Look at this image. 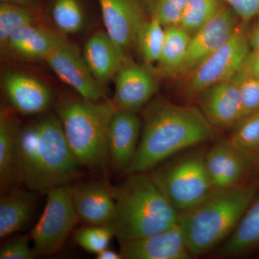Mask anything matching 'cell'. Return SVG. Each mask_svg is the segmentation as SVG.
I'll list each match as a JSON object with an SVG mask.
<instances>
[{"label": "cell", "mask_w": 259, "mask_h": 259, "mask_svg": "<svg viewBox=\"0 0 259 259\" xmlns=\"http://www.w3.org/2000/svg\"><path fill=\"white\" fill-rule=\"evenodd\" d=\"M218 131L199 107L153 102L145 110L139 148L127 175L151 171L181 151L218 139Z\"/></svg>", "instance_id": "obj_1"}, {"label": "cell", "mask_w": 259, "mask_h": 259, "mask_svg": "<svg viewBox=\"0 0 259 259\" xmlns=\"http://www.w3.org/2000/svg\"><path fill=\"white\" fill-rule=\"evenodd\" d=\"M81 166L70 147L59 116H44L20 129L19 166L22 183L35 193L68 185Z\"/></svg>", "instance_id": "obj_2"}, {"label": "cell", "mask_w": 259, "mask_h": 259, "mask_svg": "<svg viewBox=\"0 0 259 259\" xmlns=\"http://www.w3.org/2000/svg\"><path fill=\"white\" fill-rule=\"evenodd\" d=\"M255 182L214 189L202 200L179 212L180 226L192 257L208 253L226 241L258 192Z\"/></svg>", "instance_id": "obj_3"}, {"label": "cell", "mask_w": 259, "mask_h": 259, "mask_svg": "<svg viewBox=\"0 0 259 259\" xmlns=\"http://www.w3.org/2000/svg\"><path fill=\"white\" fill-rule=\"evenodd\" d=\"M126 176L115 187V211L107 226L120 243L152 236L178 223V211L151 174Z\"/></svg>", "instance_id": "obj_4"}, {"label": "cell", "mask_w": 259, "mask_h": 259, "mask_svg": "<svg viewBox=\"0 0 259 259\" xmlns=\"http://www.w3.org/2000/svg\"><path fill=\"white\" fill-rule=\"evenodd\" d=\"M118 107L114 101L93 102L81 98L58 107L65 136L80 165L93 171L106 168L109 127Z\"/></svg>", "instance_id": "obj_5"}, {"label": "cell", "mask_w": 259, "mask_h": 259, "mask_svg": "<svg viewBox=\"0 0 259 259\" xmlns=\"http://www.w3.org/2000/svg\"><path fill=\"white\" fill-rule=\"evenodd\" d=\"M206 151H188L162 162L150 173L178 212L190 208L213 190Z\"/></svg>", "instance_id": "obj_6"}, {"label": "cell", "mask_w": 259, "mask_h": 259, "mask_svg": "<svg viewBox=\"0 0 259 259\" xmlns=\"http://www.w3.org/2000/svg\"><path fill=\"white\" fill-rule=\"evenodd\" d=\"M47 195L44 212L30 234L35 256L59 251L80 220L70 185L56 187Z\"/></svg>", "instance_id": "obj_7"}, {"label": "cell", "mask_w": 259, "mask_h": 259, "mask_svg": "<svg viewBox=\"0 0 259 259\" xmlns=\"http://www.w3.org/2000/svg\"><path fill=\"white\" fill-rule=\"evenodd\" d=\"M250 51L248 35L238 25L224 45L188 73L187 95H200L213 85L232 79L241 69Z\"/></svg>", "instance_id": "obj_8"}, {"label": "cell", "mask_w": 259, "mask_h": 259, "mask_svg": "<svg viewBox=\"0 0 259 259\" xmlns=\"http://www.w3.org/2000/svg\"><path fill=\"white\" fill-rule=\"evenodd\" d=\"M59 79L74 89L81 98L90 101L105 100V90L92 74L82 53L66 42L45 59Z\"/></svg>", "instance_id": "obj_9"}, {"label": "cell", "mask_w": 259, "mask_h": 259, "mask_svg": "<svg viewBox=\"0 0 259 259\" xmlns=\"http://www.w3.org/2000/svg\"><path fill=\"white\" fill-rule=\"evenodd\" d=\"M238 17L228 5L191 35L188 50L179 74H188L205 60L233 35L238 27Z\"/></svg>", "instance_id": "obj_10"}, {"label": "cell", "mask_w": 259, "mask_h": 259, "mask_svg": "<svg viewBox=\"0 0 259 259\" xmlns=\"http://www.w3.org/2000/svg\"><path fill=\"white\" fill-rule=\"evenodd\" d=\"M206 164L214 190L247 182V178L253 175L255 160L223 139L206 151Z\"/></svg>", "instance_id": "obj_11"}, {"label": "cell", "mask_w": 259, "mask_h": 259, "mask_svg": "<svg viewBox=\"0 0 259 259\" xmlns=\"http://www.w3.org/2000/svg\"><path fill=\"white\" fill-rule=\"evenodd\" d=\"M142 121L136 112L117 108L109 127V157L115 171L127 175L141 139Z\"/></svg>", "instance_id": "obj_12"}, {"label": "cell", "mask_w": 259, "mask_h": 259, "mask_svg": "<svg viewBox=\"0 0 259 259\" xmlns=\"http://www.w3.org/2000/svg\"><path fill=\"white\" fill-rule=\"evenodd\" d=\"M199 105L206 118L217 129H233L245 116L239 89L233 78L204 91Z\"/></svg>", "instance_id": "obj_13"}, {"label": "cell", "mask_w": 259, "mask_h": 259, "mask_svg": "<svg viewBox=\"0 0 259 259\" xmlns=\"http://www.w3.org/2000/svg\"><path fill=\"white\" fill-rule=\"evenodd\" d=\"M157 83L147 66L123 63L115 74L114 102L118 108L136 112L156 93Z\"/></svg>", "instance_id": "obj_14"}, {"label": "cell", "mask_w": 259, "mask_h": 259, "mask_svg": "<svg viewBox=\"0 0 259 259\" xmlns=\"http://www.w3.org/2000/svg\"><path fill=\"white\" fill-rule=\"evenodd\" d=\"M106 32L119 46L127 49L134 44L144 18L141 0H98Z\"/></svg>", "instance_id": "obj_15"}, {"label": "cell", "mask_w": 259, "mask_h": 259, "mask_svg": "<svg viewBox=\"0 0 259 259\" xmlns=\"http://www.w3.org/2000/svg\"><path fill=\"white\" fill-rule=\"evenodd\" d=\"M120 244L122 259L192 258L178 223L152 236Z\"/></svg>", "instance_id": "obj_16"}, {"label": "cell", "mask_w": 259, "mask_h": 259, "mask_svg": "<svg viewBox=\"0 0 259 259\" xmlns=\"http://www.w3.org/2000/svg\"><path fill=\"white\" fill-rule=\"evenodd\" d=\"M71 192L80 220L93 226H108L115 211V187L100 181L76 184Z\"/></svg>", "instance_id": "obj_17"}, {"label": "cell", "mask_w": 259, "mask_h": 259, "mask_svg": "<svg viewBox=\"0 0 259 259\" xmlns=\"http://www.w3.org/2000/svg\"><path fill=\"white\" fill-rule=\"evenodd\" d=\"M3 86L12 105L25 115L44 111L52 100L50 90L47 85L22 73H8L3 80Z\"/></svg>", "instance_id": "obj_18"}, {"label": "cell", "mask_w": 259, "mask_h": 259, "mask_svg": "<svg viewBox=\"0 0 259 259\" xmlns=\"http://www.w3.org/2000/svg\"><path fill=\"white\" fill-rule=\"evenodd\" d=\"M82 54L92 74L101 84L115 75L125 62V49L106 32H97L92 35Z\"/></svg>", "instance_id": "obj_19"}, {"label": "cell", "mask_w": 259, "mask_h": 259, "mask_svg": "<svg viewBox=\"0 0 259 259\" xmlns=\"http://www.w3.org/2000/svg\"><path fill=\"white\" fill-rule=\"evenodd\" d=\"M66 42L62 32L31 24L15 30L7 48L25 59L45 60Z\"/></svg>", "instance_id": "obj_20"}, {"label": "cell", "mask_w": 259, "mask_h": 259, "mask_svg": "<svg viewBox=\"0 0 259 259\" xmlns=\"http://www.w3.org/2000/svg\"><path fill=\"white\" fill-rule=\"evenodd\" d=\"M20 126L18 119L8 112L0 117V186L3 193L22 183L19 166V137Z\"/></svg>", "instance_id": "obj_21"}, {"label": "cell", "mask_w": 259, "mask_h": 259, "mask_svg": "<svg viewBox=\"0 0 259 259\" xmlns=\"http://www.w3.org/2000/svg\"><path fill=\"white\" fill-rule=\"evenodd\" d=\"M36 195L19 187L4 194L0 201V238L16 233L30 221Z\"/></svg>", "instance_id": "obj_22"}, {"label": "cell", "mask_w": 259, "mask_h": 259, "mask_svg": "<svg viewBox=\"0 0 259 259\" xmlns=\"http://www.w3.org/2000/svg\"><path fill=\"white\" fill-rule=\"evenodd\" d=\"M259 245V192L231 236L218 249L221 256H236L245 254Z\"/></svg>", "instance_id": "obj_23"}, {"label": "cell", "mask_w": 259, "mask_h": 259, "mask_svg": "<svg viewBox=\"0 0 259 259\" xmlns=\"http://www.w3.org/2000/svg\"><path fill=\"white\" fill-rule=\"evenodd\" d=\"M191 35L180 25L165 27V37L158 61L161 72L177 74L185 60Z\"/></svg>", "instance_id": "obj_24"}, {"label": "cell", "mask_w": 259, "mask_h": 259, "mask_svg": "<svg viewBox=\"0 0 259 259\" xmlns=\"http://www.w3.org/2000/svg\"><path fill=\"white\" fill-rule=\"evenodd\" d=\"M226 139L240 152L255 160L259 154V110L242 118Z\"/></svg>", "instance_id": "obj_25"}, {"label": "cell", "mask_w": 259, "mask_h": 259, "mask_svg": "<svg viewBox=\"0 0 259 259\" xmlns=\"http://www.w3.org/2000/svg\"><path fill=\"white\" fill-rule=\"evenodd\" d=\"M165 37V27L158 20L149 18L141 23L134 44L146 64L158 63Z\"/></svg>", "instance_id": "obj_26"}, {"label": "cell", "mask_w": 259, "mask_h": 259, "mask_svg": "<svg viewBox=\"0 0 259 259\" xmlns=\"http://www.w3.org/2000/svg\"><path fill=\"white\" fill-rule=\"evenodd\" d=\"M225 5L223 0H190L178 25L192 35L215 17Z\"/></svg>", "instance_id": "obj_27"}, {"label": "cell", "mask_w": 259, "mask_h": 259, "mask_svg": "<svg viewBox=\"0 0 259 259\" xmlns=\"http://www.w3.org/2000/svg\"><path fill=\"white\" fill-rule=\"evenodd\" d=\"M52 18L62 33H76L84 25V13L79 0H55Z\"/></svg>", "instance_id": "obj_28"}, {"label": "cell", "mask_w": 259, "mask_h": 259, "mask_svg": "<svg viewBox=\"0 0 259 259\" xmlns=\"http://www.w3.org/2000/svg\"><path fill=\"white\" fill-rule=\"evenodd\" d=\"M34 17L28 8L10 3L0 5V46L5 49L13 32L25 25L34 24Z\"/></svg>", "instance_id": "obj_29"}, {"label": "cell", "mask_w": 259, "mask_h": 259, "mask_svg": "<svg viewBox=\"0 0 259 259\" xmlns=\"http://www.w3.org/2000/svg\"><path fill=\"white\" fill-rule=\"evenodd\" d=\"M190 0H145V10L149 18L158 20L164 27L180 23Z\"/></svg>", "instance_id": "obj_30"}, {"label": "cell", "mask_w": 259, "mask_h": 259, "mask_svg": "<svg viewBox=\"0 0 259 259\" xmlns=\"http://www.w3.org/2000/svg\"><path fill=\"white\" fill-rule=\"evenodd\" d=\"M114 235L107 226H93L80 228L74 232L76 244L90 253H97L108 248Z\"/></svg>", "instance_id": "obj_31"}, {"label": "cell", "mask_w": 259, "mask_h": 259, "mask_svg": "<svg viewBox=\"0 0 259 259\" xmlns=\"http://www.w3.org/2000/svg\"><path fill=\"white\" fill-rule=\"evenodd\" d=\"M233 79L239 89L244 115L259 110V79L246 74L241 69Z\"/></svg>", "instance_id": "obj_32"}, {"label": "cell", "mask_w": 259, "mask_h": 259, "mask_svg": "<svg viewBox=\"0 0 259 259\" xmlns=\"http://www.w3.org/2000/svg\"><path fill=\"white\" fill-rule=\"evenodd\" d=\"M30 235L17 237L2 247L1 259H31L35 256L30 245Z\"/></svg>", "instance_id": "obj_33"}, {"label": "cell", "mask_w": 259, "mask_h": 259, "mask_svg": "<svg viewBox=\"0 0 259 259\" xmlns=\"http://www.w3.org/2000/svg\"><path fill=\"white\" fill-rule=\"evenodd\" d=\"M243 24L259 16V0H223Z\"/></svg>", "instance_id": "obj_34"}, {"label": "cell", "mask_w": 259, "mask_h": 259, "mask_svg": "<svg viewBox=\"0 0 259 259\" xmlns=\"http://www.w3.org/2000/svg\"><path fill=\"white\" fill-rule=\"evenodd\" d=\"M241 69L246 74L259 79V51H250Z\"/></svg>", "instance_id": "obj_35"}, {"label": "cell", "mask_w": 259, "mask_h": 259, "mask_svg": "<svg viewBox=\"0 0 259 259\" xmlns=\"http://www.w3.org/2000/svg\"><path fill=\"white\" fill-rule=\"evenodd\" d=\"M250 50L259 51V20L248 35Z\"/></svg>", "instance_id": "obj_36"}, {"label": "cell", "mask_w": 259, "mask_h": 259, "mask_svg": "<svg viewBox=\"0 0 259 259\" xmlns=\"http://www.w3.org/2000/svg\"><path fill=\"white\" fill-rule=\"evenodd\" d=\"M96 256L97 259H122V255H121L120 252L117 253L115 250L110 249L109 247L97 253Z\"/></svg>", "instance_id": "obj_37"}, {"label": "cell", "mask_w": 259, "mask_h": 259, "mask_svg": "<svg viewBox=\"0 0 259 259\" xmlns=\"http://www.w3.org/2000/svg\"><path fill=\"white\" fill-rule=\"evenodd\" d=\"M35 1L36 0H1V3H10V4L20 5V6L28 8L30 5L33 4Z\"/></svg>", "instance_id": "obj_38"}, {"label": "cell", "mask_w": 259, "mask_h": 259, "mask_svg": "<svg viewBox=\"0 0 259 259\" xmlns=\"http://www.w3.org/2000/svg\"><path fill=\"white\" fill-rule=\"evenodd\" d=\"M253 175L259 177V154L255 160L254 168H253Z\"/></svg>", "instance_id": "obj_39"}]
</instances>
